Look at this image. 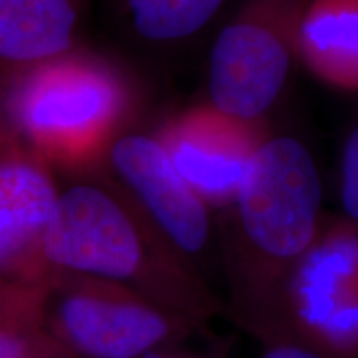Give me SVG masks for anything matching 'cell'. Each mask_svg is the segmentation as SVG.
I'll return each instance as SVG.
<instances>
[{"label":"cell","instance_id":"6da1fadb","mask_svg":"<svg viewBox=\"0 0 358 358\" xmlns=\"http://www.w3.org/2000/svg\"><path fill=\"white\" fill-rule=\"evenodd\" d=\"M227 271L239 319L279 334L285 280L320 231L322 182L310 151L290 136L264 140L237 191Z\"/></svg>","mask_w":358,"mask_h":358},{"label":"cell","instance_id":"7a4b0ae2","mask_svg":"<svg viewBox=\"0 0 358 358\" xmlns=\"http://www.w3.org/2000/svg\"><path fill=\"white\" fill-rule=\"evenodd\" d=\"M43 257L53 272L124 285L201 325L219 310L198 268L101 186L75 185L58 194Z\"/></svg>","mask_w":358,"mask_h":358},{"label":"cell","instance_id":"3957f363","mask_svg":"<svg viewBox=\"0 0 358 358\" xmlns=\"http://www.w3.org/2000/svg\"><path fill=\"white\" fill-rule=\"evenodd\" d=\"M7 111L45 163L80 168L115 141L129 106L123 78L95 57L66 53L13 75Z\"/></svg>","mask_w":358,"mask_h":358},{"label":"cell","instance_id":"277c9868","mask_svg":"<svg viewBox=\"0 0 358 358\" xmlns=\"http://www.w3.org/2000/svg\"><path fill=\"white\" fill-rule=\"evenodd\" d=\"M43 320L62 352L85 358H140L201 329L124 285L65 272L53 274Z\"/></svg>","mask_w":358,"mask_h":358},{"label":"cell","instance_id":"5b68a950","mask_svg":"<svg viewBox=\"0 0 358 358\" xmlns=\"http://www.w3.org/2000/svg\"><path fill=\"white\" fill-rule=\"evenodd\" d=\"M279 334L327 358H358V224L320 226L285 280Z\"/></svg>","mask_w":358,"mask_h":358},{"label":"cell","instance_id":"8992f818","mask_svg":"<svg viewBox=\"0 0 358 358\" xmlns=\"http://www.w3.org/2000/svg\"><path fill=\"white\" fill-rule=\"evenodd\" d=\"M308 0H250L222 29L209 60L211 105L259 122L287 80L295 34Z\"/></svg>","mask_w":358,"mask_h":358},{"label":"cell","instance_id":"52a82bcc","mask_svg":"<svg viewBox=\"0 0 358 358\" xmlns=\"http://www.w3.org/2000/svg\"><path fill=\"white\" fill-rule=\"evenodd\" d=\"M156 140L209 208L232 206L250 159L266 140L257 122L213 105L192 106L163 124Z\"/></svg>","mask_w":358,"mask_h":358},{"label":"cell","instance_id":"ba28073f","mask_svg":"<svg viewBox=\"0 0 358 358\" xmlns=\"http://www.w3.org/2000/svg\"><path fill=\"white\" fill-rule=\"evenodd\" d=\"M110 163L159 234L191 266L208 252L209 206L176 171L156 136L124 134L110 146ZM199 271V268H198Z\"/></svg>","mask_w":358,"mask_h":358},{"label":"cell","instance_id":"9c48e42d","mask_svg":"<svg viewBox=\"0 0 358 358\" xmlns=\"http://www.w3.org/2000/svg\"><path fill=\"white\" fill-rule=\"evenodd\" d=\"M60 191L30 148L0 146V282L48 287L43 243Z\"/></svg>","mask_w":358,"mask_h":358},{"label":"cell","instance_id":"30bf717a","mask_svg":"<svg viewBox=\"0 0 358 358\" xmlns=\"http://www.w3.org/2000/svg\"><path fill=\"white\" fill-rule=\"evenodd\" d=\"M73 0H0V66L13 75L71 50Z\"/></svg>","mask_w":358,"mask_h":358},{"label":"cell","instance_id":"8fae6325","mask_svg":"<svg viewBox=\"0 0 358 358\" xmlns=\"http://www.w3.org/2000/svg\"><path fill=\"white\" fill-rule=\"evenodd\" d=\"M295 52L325 83L358 92V0H308Z\"/></svg>","mask_w":358,"mask_h":358},{"label":"cell","instance_id":"7c38bea8","mask_svg":"<svg viewBox=\"0 0 358 358\" xmlns=\"http://www.w3.org/2000/svg\"><path fill=\"white\" fill-rule=\"evenodd\" d=\"M47 290L0 282V358H43L60 350L43 334Z\"/></svg>","mask_w":358,"mask_h":358},{"label":"cell","instance_id":"4fadbf2b","mask_svg":"<svg viewBox=\"0 0 358 358\" xmlns=\"http://www.w3.org/2000/svg\"><path fill=\"white\" fill-rule=\"evenodd\" d=\"M224 0H127L136 32L153 42L196 34L216 15Z\"/></svg>","mask_w":358,"mask_h":358},{"label":"cell","instance_id":"5bb4252c","mask_svg":"<svg viewBox=\"0 0 358 358\" xmlns=\"http://www.w3.org/2000/svg\"><path fill=\"white\" fill-rule=\"evenodd\" d=\"M340 201L350 221L358 224V124L348 134L340 168Z\"/></svg>","mask_w":358,"mask_h":358},{"label":"cell","instance_id":"9a60e30c","mask_svg":"<svg viewBox=\"0 0 358 358\" xmlns=\"http://www.w3.org/2000/svg\"><path fill=\"white\" fill-rule=\"evenodd\" d=\"M262 358H327L320 355L319 352L312 350L297 342V340L277 335V337L267 338L266 350L262 353Z\"/></svg>","mask_w":358,"mask_h":358},{"label":"cell","instance_id":"2e32d148","mask_svg":"<svg viewBox=\"0 0 358 358\" xmlns=\"http://www.w3.org/2000/svg\"><path fill=\"white\" fill-rule=\"evenodd\" d=\"M140 358H226L221 353L213 350V352H194V350H186V348L179 347V343L174 345L159 347L156 350H151L145 353Z\"/></svg>","mask_w":358,"mask_h":358}]
</instances>
